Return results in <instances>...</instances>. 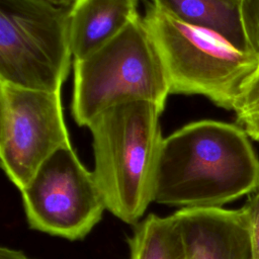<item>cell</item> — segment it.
<instances>
[{"mask_svg":"<svg viewBox=\"0 0 259 259\" xmlns=\"http://www.w3.org/2000/svg\"><path fill=\"white\" fill-rule=\"evenodd\" d=\"M152 4L180 22L218 33L241 51L254 52L239 5L228 0H153Z\"/></svg>","mask_w":259,"mask_h":259,"instance_id":"30bf717a","label":"cell"},{"mask_svg":"<svg viewBox=\"0 0 259 259\" xmlns=\"http://www.w3.org/2000/svg\"><path fill=\"white\" fill-rule=\"evenodd\" d=\"M163 109L150 101L114 105L95 116L92 135L93 174L106 209L135 226L153 202L155 170L163 137Z\"/></svg>","mask_w":259,"mask_h":259,"instance_id":"7a4b0ae2","label":"cell"},{"mask_svg":"<svg viewBox=\"0 0 259 259\" xmlns=\"http://www.w3.org/2000/svg\"><path fill=\"white\" fill-rule=\"evenodd\" d=\"M259 188V159L243 127L218 120L190 122L163 139L153 202L214 208Z\"/></svg>","mask_w":259,"mask_h":259,"instance_id":"6da1fadb","label":"cell"},{"mask_svg":"<svg viewBox=\"0 0 259 259\" xmlns=\"http://www.w3.org/2000/svg\"><path fill=\"white\" fill-rule=\"evenodd\" d=\"M186 259H251L241 208H181L173 213Z\"/></svg>","mask_w":259,"mask_h":259,"instance_id":"ba28073f","label":"cell"},{"mask_svg":"<svg viewBox=\"0 0 259 259\" xmlns=\"http://www.w3.org/2000/svg\"><path fill=\"white\" fill-rule=\"evenodd\" d=\"M138 16V0H77L69 23L74 61L83 60L104 47Z\"/></svg>","mask_w":259,"mask_h":259,"instance_id":"9c48e42d","label":"cell"},{"mask_svg":"<svg viewBox=\"0 0 259 259\" xmlns=\"http://www.w3.org/2000/svg\"><path fill=\"white\" fill-rule=\"evenodd\" d=\"M127 244L130 259H186L173 214L149 213L134 226Z\"/></svg>","mask_w":259,"mask_h":259,"instance_id":"8fae6325","label":"cell"},{"mask_svg":"<svg viewBox=\"0 0 259 259\" xmlns=\"http://www.w3.org/2000/svg\"><path fill=\"white\" fill-rule=\"evenodd\" d=\"M228 1H230V2H232V3H234V4H236V5H241V2H242V0H228Z\"/></svg>","mask_w":259,"mask_h":259,"instance_id":"e0dca14e","label":"cell"},{"mask_svg":"<svg viewBox=\"0 0 259 259\" xmlns=\"http://www.w3.org/2000/svg\"><path fill=\"white\" fill-rule=\"evenodd\" d=\"M169 94L163 61L141 16L104 47L74 61L72 114L80 126L127 101H150L164 110Z\"/></svg>","mask_w":259,"mask_h":259,"instance_id":"277c9868","label":"cell"},{"mask_svg":"<svg viewBox=\"0 0 259 259\" xmlns=\"http://www.w3.org/2000/svg\"><path fill=\"white\" fill-rule=\"evenodd\" d=\"M240 9L247 37L259 56V0H242Z\"/></svg>","mask_w":259,"mask_h":259,"instance_id":"5bb4252c","label":"cell"},{"mask_svg":"<svg viewBox=\"0 0 259 259\" xmlns=\"http://www.w3.org/2000/svg\"><path fill=\"white\" fill-rule=\"evenodd\" d=\"M163 61L170 93L201 95L234 110L259 56L234 47L218 33L180 22L154 4L143 17Z\"/></svg>","mask_w":259,"mask_h":259,"instance_id":"3957f363","label":"cell"},{"mask_svg":"<svg viewBox=\"0 0 259 259\" xmlns=\"http://www.w3.org/2000/svg\"><path fill=\"white\" fill-rule=\"evenodd\" d=\"M241 209L249 232L251 259H259V188L249 195Z\"/></svg>","mask_w":259,"mask_h":259,"instance_id":"4fadbf2b","label":"cell"},{"mask_svg":"<svg viewBox=\"0 0 259 259\" xmlns=\"http://www.w3.org/2000/svg\"><path fill=\"white\" fill-rule=\"evenodd\" d=\"M69 146L61 91L0 82L1 167L19 191L54 153Z\"/></svg>","mask_w":259,"mask_h":259,"instance_id":"52a82bcc","label":"cell"},{"mask_svg":"<svg viewBox=\"0 0 259 259\" xmlns=\"http://www.w3.org/2000/svg\"><path fill=\"white\" fill-rule=\"evenodd\" d=\"M71 9L45 0H0V82L61 91L73 57Z\"/></svg>","mask_w":259,"mask_h":259,"instance_id":"5b68a950","label":"cell"},{"mask_svg":"<svg viewBox=\"0 0 259 259\" xmlns=\"http://www.w3.org/2000/svg\"><path fill=\"white\" fill-rule=\"evenodd\" d=\"M47 2L53 3L58 6H65V7H73L77 0H45Z\"/></svg>","mask_w":259,"mask_h":259,"instance_id":"2e32d148","label":"cell"},{"mask_svg":"<svg viewBox=\"0 0 259 259\" xmlns=\"http://www.w3.org/2000/svg\"><path fill=\"white\" fill-rule=\"evenodd\" d=\"M234 111L238 124L250 139L259 142V68L246 83Z\"/></svg>","mask_w":259,"mask_h":259,"instance_id":"7c38bea8","label":"cell"},{"mask_svg":"<svg viewBox=\"0 0 259 259\" xmlns=\"http://www.w3.org/2000/svg\"><path fill=\"white\" fill-rule=\"evenodd\" d=\"M0 259H33V258H30L20 250H16L10 247H1Z\"/></svg>","mask_w":259,"mask_h":259,"instance_id":"9a60e30c","label":"cell"},{"mask_svg":"<svg viewBox=\"0 0 259 259\" xmlns=\"http://www.w3.org/2000/svg\"><path fill=\"white\" fill-rule=\"evenodd\" d=\"M20 193L30 229L69 241L86 238L107 210L93 172L72 146L54 153Z\"/></svg>","mask_w":259,"mask_h":259,"instance_id":"8992f818","label":"cell"}]
</instances>
